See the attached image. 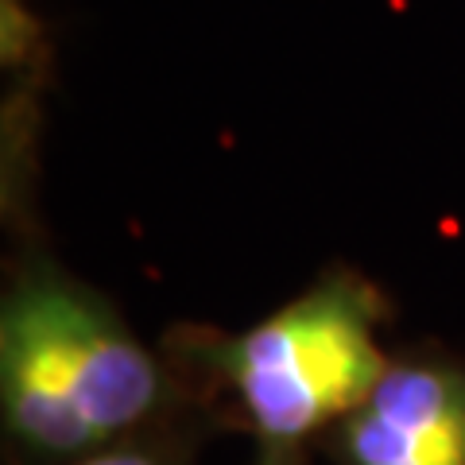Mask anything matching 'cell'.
<instances>
[{
    "label": "cell",
    "mask_w": 465,
    "mask_h": 465,
    "mask_svg": "<svg viewBox=\"0 0 465 465\" xmlns=\"http://www.w3.org/2000/svg\"><path fill=\"white\" fill-rule=\"evenodd\" d=\"M163 400V369L109 299L27 260L0 302V411L24 450L74 461L116 446Z\"/></svg>",
    "instance_id": "cell-1"
},
{
    "label": "cell",
    "mask_w": 465,
    "mask_h": 465,
    "mask_svg": "<svg viewBox=\"0 0 465 465\" xmlns=\"http://www.w3.org/2000/svg\"><path fill=\"white\" fill-rule=\"evenodd\" d=\"M341 465H465V365L391 361L369 400L333 427Z\"/></svg>",
    "instance_id": "cell-3"
},
{
    "label": "cell",
    "mask_w": 465,
    "mask_h": 465,
    "mask_svg": "<svg viewBox=\"0 0 465 465\" xmlns=\"http://www.w3.org/2000/svg\"><path fill=\"white\" fill-rule=\"evenodd\" d=\"M381 318L384 299L365 275L330 272L256 326L191 341L237 396L256 465H302L318 434L369 400L391 365Z\"/></svg>",
    "instance_id": "cell-2"
},
{
    "label": "cell",
    "mask_w": 465,
    "mask_h": 465,
    "mask_svg": "<svg viewBox=\"0 0 465 465\" xmlns=\"http://www.w3.org/2000/svg\"><path fill=\"white\" fill-rule=\"evenodd\" d=\"M66 465H171L163 454H155L148 446H128V442H116L105 450H94V454H82Z\"/></svg>",
    "instance_id": "cell-4"
}]
</instances>
